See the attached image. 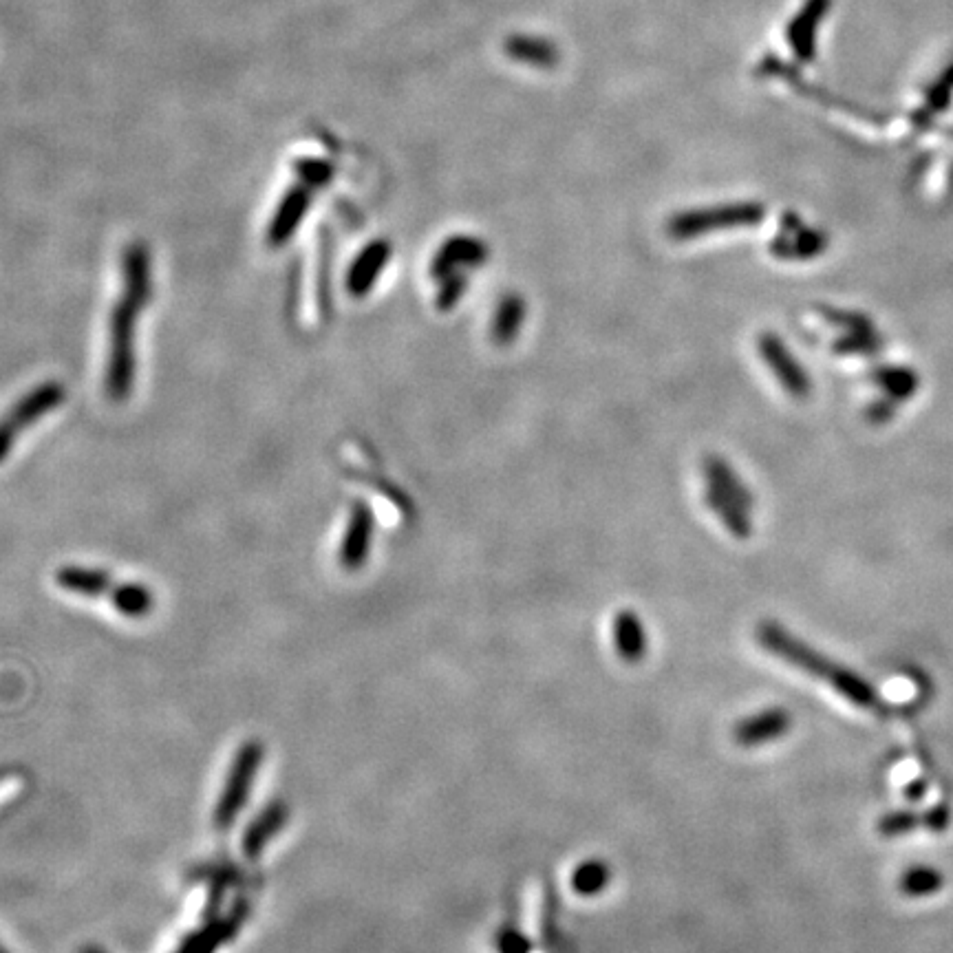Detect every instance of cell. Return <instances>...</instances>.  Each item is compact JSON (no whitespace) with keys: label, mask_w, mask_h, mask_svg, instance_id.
Segmentation results:
<instances>
[{"label":"cell","mask_w":953,"mask_h":953,"mask_svg":"<svg viewBox=\"0 0 953 953\" xmlns=\"http://www.w3.org/2000/svg\"><path fill=\"white\" fill-rule=\"evenodd\" d=\"M153 294L151 252L146 243L126 245L122 254V289L109 323V362L104 373V391L111 400L122 402L135 382V327Z\"/></svg>","instance_id":"6da1fadb"},{"label":"cell","mask_w":953,"mask_h":953,"mask_svg":"<svg viewBox=\"0 0 953 953\" xmlns=\"http://www.w3.org/2000/svg\"><path fill=\"white\" fill-rule=\"evenodd\" d=\"M757 640L759 645L773 653V656L788 662L790 667L801 669L812 678L826 682L828 687H832V691H837L841 698L850 700L854 706H859V709L872 711L876 715L890 713L885 700H881V695L876 693L870 682L856 676L854 671L837 665V662H832L830 658L821 656L819 651L808 647L806 642L788 634L781 625L762 623L757 627Z\"/></svg>","instance_id":"7a4b0ae2"},{"label":"cell","mask_w":953,"mask_h":953,"mask_svg":"<svg viewBox=\"0 0 953 953\" xmlns=\"http://www.w3.org/2000/svg\"><path fill=\"white\" fill-rule=\"evenodd\" d=\"M766 217V206L759 201H728L715 206L680 210L667 221V237L673 241H693L715 232L753 228Z\"/></svg>","instance_id":"3957f363"},{"label":"cell","mask_w":953,"mask_h":953,"mask_svg":"<svg viewBox=\"0 0 953 953\" xmlns=\"http://www.w3.org/2000/svg\"><path fill=\"white\" fill-rule=\"evenodd\" d=\"M261 764L263 744L256 740L245 742L237 751V755H234L228 779L221 788L217 808H214V826H217L219 832H228L234 826V821L239 819L245 803L250 799V792L254 788Z\"/></svg>","instance_id":"277c9868"},{"label":"cell","mask_w":953,"mask_h":953,"mask_svg":"<svg viewBox=\"0 0 953 953\" xmlns=\"http://www.w3.org/2000/svg\"><path fill=\"white\" fill-rule=\"evenodd\" d=\"M64 400H67L64 384L45 382L40 384V387L31 389L25 398H20L12 409L0 417V464L7 459L16 439L23 435L31 424L42 420L47 413L56 411Z\"/></svg>","instance_id":"5b68a950"},{"label":"cell","mask_w":953,"mask_h":953,"mask_svg":"<svg viewBox=\"0 0 953 953\" xmlns=\"http://www.w3.org/2000/svg\"><path fill=\"white\" fill-rule=\"evenodd\" d=\"M757 353L764 360L770 373L779 380L781 387L792 398H808L810 393V376L803 369V364L797 360L795 353L775 331H762L757 336Z\"/></svg>","instance_id":"8992f818"},{"label":"cell","mask_w":953,"mask_h":953,"mask_svg":"<svg viewBox=\"0 0 953 953\" xmlns=\"http://www.w3.org/2000/svg\"><path fill=\"white\" fill-rule=\"evenodd\" d=\"M488 259L490 248L484 239L475 237V234H451V237L439 243V248L433 254L431 278L437 283L457 272L468 274L470 270L484 267Z\"/></svg>","instance_id":"52a82bcc"},{"label":"cell","mask_w":953,"mask_h":953,"mask_svg":"<svg viewBox=\"0 0 953 953\" xmlns=\"http://www.w3.org/2000/svg\"><path fill=\"white\" fill-rule=\"evenodd\" d=\"M830 237L819 228H810L799 214L788 212L781 219V232L770 241V254L781 261H810L828 250Z\"/></svg>","instance_id":"ba28073f"},{"label":"cell","mask_w":953,"mask_h":953,"mask_svg":"<svg viewBox=\"0 0 953 953\" xmlns=\"http://www.w3.org/2000/svg\"><path fill=\"white\" fill-rule=\"evenodd\" d=\"M391 256H393V245L387 239H376L364 245L347 270V276H345L347 292L356 298L367 296L371 289L376 287L382 272L387 270Z\"/></svg>","instance_id":"9c48e42d"},{"label":"cell","mask_w":953,"mask_h":953,"mask_svg":"<svg viewBox=\"0 0 953 953\" xmlns=\"http://www.w3.org/2000/svg\"><path fill=\"white\" fill-rule=\"evenodd\" d=\"M373 543V512L364 501L351 506L349 521L340 543V563L345 570L356 572L367 563Z\"/></svg>","instance_id":"30bf717a"},{"label":"cell","mask_w":953,"mask_h":953,"mask_svg":"<svg viewBox=\"0 0 953 953\" xmlns=\"http://www.w3.org/2000/svg\"><path fill=\"white\" fill-rule=\"evenodd\" d=\"M830 7H832V0H806L797 12V16L790 20V25L786 29V38H788L790 49L795 51V56L801 62L815 60L817 34Z\"/></svg>","instance_id":"8fae6325"},{"label":"cell","mask_w":953,"mask_h":953,"mask_svg":"<svg viewBox=\"0 0 953 953\" xmlns=\"http://www.w3.org/2000/svg\"><path fill=\"white\" fill-rule=\"evenodd\" d=\"M702 479L706 490H713L720 497L733 501L735 506L744 508L746 512H753L755 499L751 488L744 484V479L737 475V470L728 464L724 457L706 455L702 459Z\"/></svg>","instance_id":"7c38bea8"},{"label":"cell","mask_w":953,"mask_h":953,"mask_svg":"<svg viewBox=\"0 0 953 953\" xmlns=\"http://www.w3.org/2000/svg\"><path fill=\"white\" fill-rule=\"evenodd\" d=\"M248 918V907L239 903L228 916L208 918V923L181 942L175 953H217L234 938Z\"/></svg>","instance_id":"4fadbf2b"},{"label":"cell","mask_w":953,"mask_h":953,"mask_svg":"<svg viewBox=\"0 0 953 953\" xmlns=\"http://www.w3.org/2000/svg\"><path fill=\"white\" fill-rule=\"evenodd\" d=\"M289 821V808L283 801H270L267 806L252 819L241 839V852L245 859H259L267 845L281 832Z\"/></svg>","instance_id":"5bb4252c"},{"label":"cell","mask_w":953,"mask_h":953,"mask_svg":"<svg viewBox=\"0 0 953 953\" xmlns=\"http://www.w3.org/2000/svg\"><path fill=\"white\" fill-rule=\"evenodd\" d=\"M790 713L786 709H768L746 717L733 728V740L740 746H762L779 740L790 731Z\"/></svg>","instance_id":"9a60e30c"},{"label":"cell","mask_w":953,"mask_h":953,"mask_svg":"<svg viewBox=\"0 0 953 953\" xmlns=\"http://www.w3.org/2000/svg\"><path fill=\"white\" fill-rule=\"evenodd\" d=\"M528 318V303L519 292H506L495 307L490 318V340L497 347H510L521 334Z\"/></svg>","instance_id":"2e32d148"},{"label":"cell","mask_w":953,"mask_h":953,"mask_svg":"<svg viewBox=\"0 0 953 953\" xmlns=\"http://www.w3.org/2000/svg\"><path fill=\"white\" fill-rule=\"evenodd\" d=\"M309 208V192L307 190H292L285 197V201L278 206L274 219L267 228V243L272 248H278V245L287 243L289 239L296 234L298 223L305 219Z\"/></svg>","instance_id":"e0dca14e"},{"label":"cell","mask_w":953,"mask_h":953,"mask_svg":"<svg viewBox=\"0 0 953 953\" xmlns=\"http://www.w3.org/2000/svg\"><path fill=\"white\" fill-rule=\"evenodd\" d=\"M612 634H614V647L618 651V656L625 662H640L642 658H645L647 631L636 612H629V609L618 612L612 625Z\"/></svg>","instance_id":"ac0fdd59"},{"label":"cell","mask_w":953,"mask_h":953,"mask_svg":"<svg viewBox=\"0 0 953 953\" xmlns=\"http://www.w3.org/2000/svg\"><path fill=\"white\" fill-rule=\"evenodd\" d=\"M506 53L508 58L530 64V67H541V69H550L559 62V49L552 40L537 38V36H510L506 40Z\"/></svg>","instance_id":"d6986e66"},{"label":"cell","mask_w":953,"mask_h":953,"mask_svg":"<svg viewBox=\"0 0 953 953\" xmlns=\"http://www.w3.org/2000/svg\"><path fill=\"white\" fill-rule=\"evenodd\" d=\"M56 583L64 592H71L78 596H102L111 590L113 578L104 570H95V567L69 565V567H62V570L56 574Z\"/></svg>","instance_id":"ffe728a7"},{"label":"cell","mask_w":953,"mask_h":953,"mask_svg":"<svg viewBox=\"0 0 953 953\" xmlns=\"http://www.w3.org/2000/svg\"><path fill=\"white\" fill-rule=\"evenodd\" d=\"M704 503L709 506L713 515L720 519L722 526L733 534L735 539H748L753 534V521H751V512H746L744 508L735 506L733 501H728L724 497L717 495L713 490L704 488Z\"/></svg>","instance_id":"44dd1931"},{"label":"cell","mask_w":953,"mask_h":953,"mask_svg":"<svg viewBox=\"0 0 953 953\" xmlns=\"http://www.w3.org/2000/svg\"><path fill=\"white\" fill-rule=\"evenodd\" d=\"M874 380L881 387L887 398L894 402H905L920 387V376L909 367H883L874 371Z\"/></svg>","instance_id":"7402d4cb"},{"label":"cell","mask_w":953,"mask_h":953,"mask_svg":"<svg viewBox=\"0 0 953 953\" xmlns=\"http://www.w3.org/2000/svg\"><path fill=\"white\" fill-rule=\"evenodd\" d=\"M942 887H945V876H942L940 870L929 865H914L901 876L898 881V890H901L909 898H923L938 894Z\"/></svg>","instance_id":"603a6c76"},{"label":"cell","mask_w":953,"mask_h":953,"mask_svg":"<svg viewBox=\"0 0 953 953\" xmlns=\"http://www.w3.org/2000/svg\"><path fill=\"white\" fill-rule=\"evenodd\" d=\"M111 603L117 609V612L128 616V618H142L153 609V594L146 585H137V583H124L120 587H115L111 594Z\"/></svg>","instance_id":"cb8c5ba5"},{"label":"cell","mask_w":953,"mask_h":953,"mask_svg":"<svg viewBox=\"0 0 953 953\" xmlns=\"http://www.w3.org/2000/svg\"><path fill=\"white\" fill-rule=\"evenodd\" d=\"M609 878H612V870L605 861H585L572 874V890L581 896H596L609 885Z\"/></svg>","instance_id":"d4e9b609"},{"label":"cell","mask_w":953,"mask_h":953,"mask_svg":"<svg viewBox=\"0 0 953 953\" xmlns=\"http://www.w3.org/2000/svg\"><path fill=\"white\" fill-rule=\"evenodd\" d=\"M920 826L925 828V817L918 815L914 810H894L887 812L876 823V830L881 837L885 839H894V837H905V834L916 832Z\"/></svg>","instance_id":"484cf974"},{"label":"cell","mask_w":953,"mask_h":953,"mask_svg":"<svg viewBox=\"0 0 953 953\" xmlns=\"http://www.w3.org/2000/svg\"><path fill=\"white\" fill-rule=\"evenodd\" d=\"M437 294H435V307L439 312H451L459 303H462L464 294L468 292V274L466 272H457L437 281Z\"/></svg>","instance_id":"4316f807"},{"label":"cell","mask_w":953,"mask_h":953,"mask_svg":"<svg viewBox=\"0 0 953 953\" xmlns=\"http://www.w3.org/2000/svg\"><path fill=\"white\" fill-rule=\"evenodd\" d=\"M881 345L878 334H845L834 342V351L841 356H874Z\"/></svg>","instance_id":"83f0119b"},{"label":"cell","mask_w":953,"mask_h":953,"mask_svg":"<svg viewBox=\"0 0 953 953\" xmlns=\"http://www.w3.org/2000/svg\"><path fill=\"white\" fill-rule=\"evenodd\" d=\"M826 316L834 325H841L848 334H876V327L872 325V320L863 314L841 312V309H826Z\"/></svg>","instance_id":"f1b7e54d"},{"label":"cell","mask_w":953,"mask_h":953,"mask_svg":"<svg viewBox=\"0 0 953 953\" xmlns=\"http://www.w3.org/2000/svg\"><path fill=\"white\" fill-rule=\"evenodd\" d=\"M532 942L521 934L515 927H503L497 934V951L499 953H530Z\"/></svg>","instance_id":"f546056e"},{"label":"cell","mask_w":953,"mask_h":953,"mask_svg":"<svg viewBox=\"0 0 953 953\" xmlns=\"http://www.w3.org/2000/svg\"><path fill=\"white\" fill-rule=\"evenodd\" d=\"M923 817H925V828L934 834L947 832V828L951 826V812L947 806L929 808L927 812H923Z\"/></svg>","instance_id":"4dcf8cb0"},{"label":"cell","mask_w":953,"mask_h":953,"mask_svg":"<svg viewBox=\"0 0 953 953\" xmlns=\"http://www.w3.org/2000/svg\"><path fill=\"white\" fill-rule=\"evenodd\" d=\"M894 409H896V402L890 398L872 402L870 409H867V420L874 424H885L894 415Z\"/></svg>","instance_id":"1f68e13d"},{"label":"cell","mask_w":953,"mask_h":953,"mask_svg":"<svg viewBox=\"0 0 953 953\" xmlns=\"http://www.w3.org/2000/svg\"><path fill=\"white\" fill-rule=\"evenodd\" d=\"M925 792H927V784H925V781H918V779H916V781H912V784H909V786L905 788V797H907L909 801H920V799L925 797Z\"/></svg>","instance_id":"d6a6232c"},{"label":"cell","mask_w":953,"mask_h":953,"mask_svg":"<svg viewBox=\"0 0 953 953\" xmlns=\"http://www.w3.org/2000/svg\"><path fill=\"white\" fill-rule=\"evenodd\" d=\"M82 953H104L100 949H95V947H87V949H82Z\"/></svg>","instance_id":"836d02e7"},{"label":"cell","mask_w":953,"mask_h":953,"mask_svg":"<svg viewBox=\"0 0 953 953\" xmlns=\"http://www.w3.org/2000/svg\"><path fill=\"white\" fill-rule=\"evenodd\" d=\"M0 953H7V951H5V949H3V947H0Z\"/></svg>","instance_id":"e575fe53"}]
</instances>
